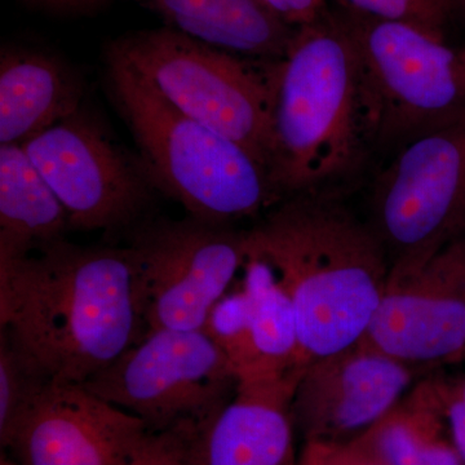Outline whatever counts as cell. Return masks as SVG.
Returning <instances> with one entry per match:
<instances>
[{"instance_id":"cell-1","label":"cell","mask_w":465,"mask_h":465,"mask_svg":"<svg viewBox=\"0 0 465 465\" xmlns=\"http://www.w3.org/2000/svg\"><path fill=\"white\" fill-rule=\"evenodd\" d=\"M0 330L51 381L84 384L148 332L130 249L64 238L0 255Z\"/></svg>"},{"instance_id":"cell-2","label":"cell","mask_w":465,"mask_h":465,"mask_svg":"<svg viewBox=\"0 0 465 465\" xmlns=\"http://www.w3.org/2000/svg\"><path fill=\"white\" fill-rule=\"evenodd\" d=\"M376 146L374 106L360 48L338 5L299 27L280 61L268 174L278 202L342 195Z\"/></svg>"},{"instance_id":"cell-3","label":"cell","mask_w":465,"mask_h":465,"mask_svg":"<svg viewBox=\"0 0 465 465\" xmlns=\"http://www.w3.org/2000/svg\"><path fill=\"white\" fill-rule=\"evenodd\" d=\"M246 255L271 266L286 291L304 366L362 341L390 282L387 251L342 195L278 202L246 229Z\"/></svg>"},{"instance_id":"cell-4","label":"cell","mask_w":465,"mask_h":465,"mask_svg":"<svg viewBox=\"0 0 465 465\" xmlns=\"http://www.w3.org/2000/svg\"><path fill=\"white\" fill-rule=\"evenodd\" d=\"M110 91L155 191L186 215L237 226L278 203L268 171L252 153L167 103L108 54Z\"/></svg>"},{"instance_id":"cell-5","label":"cell","mask_w":465,"mask_h":465,"mask_svg":"<svg viewBox=\"0 0 465 465\" xmlns=\"http://www.w3.org/2000/svg\"><path fill=\"white\" fill-rule=\"evenodd\" d=\"M108 54L127 64L183 114L249 150L268 171L281 60L237 56L166 26L118 39Z\"/></svg>"},{"instance_id":"cell-6","label":"cell","mask_w":465,"mask_h":465,"mask_svg":"<svg viewBox=\"0 0 465 465\" xmlns=\"http://www.w3.org/2000/svg\"><path fill=\"white\" fill-rule=\"evenodd\" d=\"M338 5L365 65L378 152L465 119V45Z\"/></svg>"},{"instance_id":"cell-7","label":"cell","mask_w":465,"mask_h":465,"mask_svg":"<svg viewBox=\"0 0 465 465\" xmlns=\"http://www.w3.org/2000/svg\"><path fill=\"white\" fill-rule=\"evenodd\" d=\"M369 220L391 274L415 268L465 235V119L420 134L375 174Z\"/></svg>"},{"instance_id":"cell-8","label":"cell","mask_w":465,"mask_h":465,"mask_svg":"<svg viewBox=\"0 0 465 465\" xmlns=\"http://www.w3.org/2000/svg\"><path fill=\"white\" fill-rule=\"evenodd\" d=\"M149 330H203L246 262V229L186 215L145 219L130 231Z\"/></svg>"},{"instance_id":"cell-9","label":"cell","mask_w":465,"mask_h":465,"mask_svg":"<svg viewBox=\"0 0 465 465\" xmlns=\"http://www.w3.org/2000/svg\"><path fill=\"white\" fill-rule=\"evenodd\" d=\"M84 385L157 432L215 418L234 396L238 378L203 330L159 329L149 330Z\"/></svg>"},{"instance_id":"cell-10","label":"cell","mask_w":465,"mask_h":465,"mask_svg":"<svg viewBox=\"0 0 465 465\" xmlns=\"http://www.w3.org/2000/svg\"><path fill=\"white\" fill-rule=\"evenodd\" d=\"M23 146L65 208L70 229L130 232L145 220L155 192L145 168L84 110Z\"/></svg>"},{"instance_id":"cell-11","label":"cell","mask_w":465,"mask_h":465,"mask_svg":"<svg viewBox=\"0 0 465 465\" xmlns=\"http://www.w3.org/2000/svg\"><path fill=\"white\" fill-rule=\"evenodd\" d=\"M152 432L84 384L51 381L0 442L17 465H125Z\"/></svg>"},{"instance_id":"cell-12","label":"cell","mask_w":465,"mask_h":465,"mask_svg":"<svg viewBox=\"0 0 465 465\" xmlns=\"http://www.w3.org/2000/svg\"><path fill=\"white\" fill-rule=\"evenodd\" d=\"M365 338L300 372L292 418L305 442H349L411 390L414 370Z\"/></svg>"},{"instance_id":"cell-13","label":"cell","mask_w":465,"mask_h":465,"mask_svg":"<svg viewBox=\"0 0 465 465\" xmlns=\"http://www.w3.org/2000/svg\"><path fill=\"white\" fill-rule=\"evenodd\" d=\"M365 339L411 366L465 351V235L390 275Z\"/></svg>"},{"instance_id":"cell-14","label":"cell","mask_w":465,"mask_h":465,"mask_svg":"<svg viewBox=\"0 0 465 465\" xmlns=\"http://www.w3.org/2000/svg\"><path fill=\"white\" fill-rule=\"evenodd\" d=\"M302 371L238 381L232 399L208 424L206 465H298L292 399Z\"/></svg>"},{"instance_id":"cell-15","label":"cell","mask_w":465,"mask_h":465,"mask_svg":"<svg viewBox=\"0 0 465 465\" xmlns=\"http://www.w3.org/2000/svg\"><path fill=\"white\" fill-rule=\"evenodd\" d=\"M84 84L64 61L39 51H3L0 145H23L82 109Z\"/></svg>"},{"instance_id":"cell-16","label":"cell","mask_w":465,"mask_h":465,"mask_svg":"<svg viewBox=\"0 0 465 465\" xmlns=\"http://www.w3.org/2000/svg\"><path fill=\"white\" fill-rule=\"evenodd\" d=\"M168 29L216 50L253 58L282 60L295 36L260 0H140Z\"/></svg>"},{"instance_id":"cell-17","label":"cell","mask_w":465,"mask_h":465,"mask_svg":"<svg viewBox=\"0 0 465 465\" xmlns=\"http://www.w3.org/2000/svg\"><path fill=\"white\" fill-rule=\"evenodd\" d=\"M353 440L382 465H465L452 442L436 381L412 387Z\"/></svg>"},{"instance_id":"cell-18","label":"cell","mask_w":465,"mask_h":465,"mask_svg":"<svg viewBox=\"0 0 465 465\" xmlns=\"http://www.w3.org/2000/svg\"><path fill=\"white\" fill-rule=\"evenodd\" d=\"M65 208L23 145H0V255H25L64 240Z\"/></svg>"},{"instance_id":"cell-19","label":"cell","mask_w":465,"mask_h":465,"mask_svg":"<svg viewBox=\"0 0 465 465\" xmlns=\"http://www.w3.org/2000/svg\"><path fill=\"white\" fill-rule=\"evenodd\" d=\"M241 287L250 307L251 333L258 358L255 379L277 378L304 369L295 311L273 269L246 255ZM253 381V379H252Z\"/></svg>"},{"instance_id":"cell-20","label":"cell","mask_w":465,"mask_h":465,"mask_svg":"<svg viewBox=\"0 0 465 465\" xmlns=\"http://www.w3.org/2000/svg\"><path fill=\"white\" fill-rule=\"evenodd\" d=\"M203 331L228 358L238 381H252L259 366L251 333L249 300L240 287L228 292L211 311Z\"/></svg>"},{"instance_id":"cell-21","label":"cell","mask_w":465,"mask_h":465,"mask_svg":"<svg viewBox=\"0 0 465 465\" xmlns=\"http://www.w3.org/2000/svg\"><path fill=\"white\" fill-rule=\"evenodd\" d=\"M51 379L0 330V440L17 423Z\"/></svg>"},{"instance_id":"cell-22","label":"cell","mask_w":465,"mask_h":465,"mask_svg":"<svg viewBox=\"0 0 465 465\" xmlns=\"http://www.w3.org/2000/svg\"><path fill=\"white\" fill-rule=\"evenodd\" d=\"M213 419L183 421L152 432L142 450L125 465H206L204 437Z\"/></svg>"},{"instance_id":"cell-23","label":"cell","mask_w":465,"mask_h":465,"mask_svg":"<svg viewBox=\"0 0 465 465\" xmlns=\"http://www.w3.org/2000/svg\"><path fill=\"white\" fill-rule=\"evenodd\" d=\"M342 7L379 20L397 21L446 39L452 20L450 0H336Z\"/></svg>"},{"instance_id":"cell-24","label":"cell","mask_w":465,"mask_h":465,"mask_svg":"<svg viewBox=\"0 0 465 465\" xmlns=\"http://www.w3.org/2000/svg\"><path fill=\"white\" fill-rule=\"evenodd\" d=\"M287 25L299 29L316 23L329 11L330 0H260Z\"/></svg>"},{"instance_id":"cell-25","label":"cell","mask_w":465,"mask_h":465,"mask_svg":"<svg viewBox=\"0 0 465 465\" xmlns=\"http://www.w3.org/2000/svg\"><path fill=\"white\" fill-rule=\"evenodd\" d=\"M440 390L452 442L465 464V403L440 381Z\"/></svg>"},{"instance_id":"cell-26","label":"cell","mask_w":465,"mask_h":465,"mask_svg":"<svg viewBox=\"0 0 465 465\" xmlns=\"http://www.w3.org/2000/svg\"><path fill=\"white\" fill-rule=\"evenodd\" d=\"M326 465H382L356 442L330 443L324 446Z\"/></svg>"},{"instance_id":"cell-27","label":"cell","mask_w":465,"mask_h":465,"mask_svg":"<svg viewBox=\"0 0 465 465\" xmlns=\"http://www.w3.org/2000/svg\"><path fill=\"white\" fill-rule=\"evenodd\" d=\"M298 465H326L318 455L317 450L312 443L305 442L302 454L299 455Z\"/></svg>"},{"instance_id":"cell-28","label":"cell","mask_w":465,"mask_h":465,"mask_svg":"<svg viewBox=\"0 0 465 465\" xmlns=\"http://www.w3.org/2000/svg\"><path fill=\"white\" fill-rule=\"evenodd\" d=\"M451 2L452 18L461 17L465 20V0H450Z\"/></svg>"},{"instance_id":"cell-29","label":"cell","mask_w":465,"mask_h":465,"mask_svg":"<svg viewBox=\"0 0 465 465\" xmlns=\"http://www.w3.org/2000/svg\"><path fill=\"white\" fill-rule=\"evenodd\" d=\"M450 390H451L452 393H454L459 400L463 401L465 403V381L460 382L458 387L450 388Z\"/></svg>"},{"instance_id":"cell-30","label":"cell","mask_w":465,"mask_h":465,"mask_svg":"<svg viewBox=\"0 0 465 465\" xmlns=\"http://www.w3.org/2000/svg\"><path fill=\"white\" fill-rule=\"evenodd\" d=\"M0 465H17L15 461L8 460V459L2 458V461H0Z\"/></svg>"}]
</instances>
